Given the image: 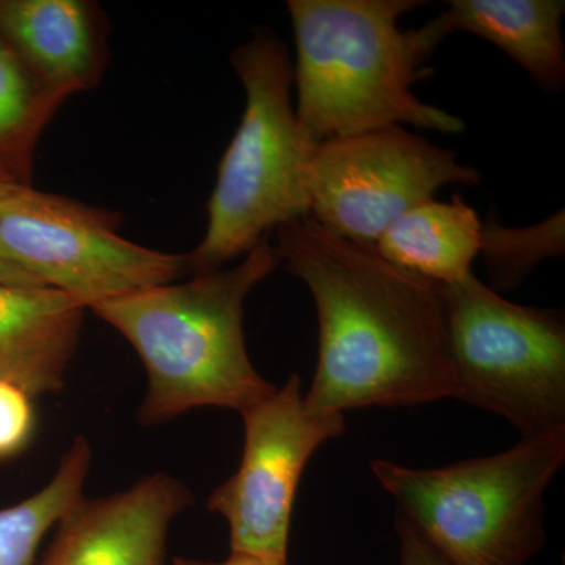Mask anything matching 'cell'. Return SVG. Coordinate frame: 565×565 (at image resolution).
I'll return each instance as SVG.
<instances>
[{"label": "cell", "mask_w": 565, "mask_h": 565, "mask_svg": "<svg viewBox=\"0 0 565 565\" xmlns=\"http://www.w3.org/2000/svg\"><path fill=\"white\" fill-rule=\"evenodd\" d=\"M274 247L288 273L310 289L318 313V364L303 396L308 411L344 415L459 399L444 286L311 217L278 226Z\"/></svg>", "instance_id": "cell-1"}, {"label": "cell", "mask_w": 565, "mask_h": 565, "mask_svg": "<svg viewBox=\"0 0 565 565\" xmlns=\"http://www.w3.org/2000/svg\"><path fill=\"white\" fill-rule=\"evenodd\" d=\"M419 0H289L296 65V114L316 141L408 125L463 131L456 115L423 103L416 82L448 36L441 18L403 31L399 18Z\"/></svg>", "instance_id": "cell-2"}, {"label": "cell", "mask_w": 565, "mask_h": 565, "mask_svg": "<svg viewBox=\"0 0 565 565\" xmlns=\"http://www.w3.org/2000/svg\"><path fill=\"white\" fill-rule=\"evenodd\" d=\"M278 263L264 237L232 269L152 286L92 308L126 338L147 370L141 424L169 423L202 407L243 414L275 392L248 356L244 305Z\"/></svg>", "instance_id": "cell-3"}, {"label": "cell", "mask_w": 565, "mask_h": 565, "mask_svg": "<svg viewBox=\"0 0 565 565\" xmlns=\"http://www.w3.org/2000/svg\"><path fill=\"white\" fill-rule=\"evenodd\" d=\"M245 107L207 203V228L189 253V273H214L252 252L270 230L310 217L311 163L319 141L291 103L292 63L273 32H255L234 50Z\"/></svg>", "instance_id": "cell-4"}, {"label": "cell", "mask_w": 565, "mask_h": 565, "mask_svg": "<svg viewBox=\"0 0 565 565\" xmlns=\"http://www.w3.org/2000/svg\"><path fill=\"white\" fill-rule=\"evenodd\" d=\"M564 462L559 429L446 467L374 460L371 470L449 565H526L544 545V497Z\"/></svg>", "instance_id": "cell-5"}, {"label": "cell", "mask_w": 565, "mask_h": 565, "mask_svg": "<svg viewBox=\"0 0 565 565\" xmlns=\"http://www.w3.org/2000/svg\"><path fill=\"white\" fill-rule=\"evenodd\" d=\"M460 401L525 437L565 429V319L503 299L473 273L444 286Z\"/></svg>", "instance_id": "cell-6"}, {"label": "cell", "mask_w": 565, "mask_h": 565, "mask_svg": "<svg viewBox=\"0 0 565 565\" xmlns=\"http://www.w3.org/2000/svg\"><path fill=\"white\" fill-rule=\"evenodd\" d=\"M120 222L117 212L31 185L0 199V259L85 310L189 273L188 256L125 239Z\"/></svg>", "instance_id": "cell-7"}, {"label": "cell", "mask_w": 565, "mask_h": 565, "mask_svg": "<svg viewBox=\"0 0 565 565\" xmlns=\"http://www.w3.org/2000/svg\"><path fill=\"white\" fill-rule=\"evenodd\" d=\"M481 173L403 126L319 141L311 163L310 217L327 232L374 245L405 212Z\"/></svg>", "instance_id": "cell-8"}, {"label": "cell", "mask_w": 565, "mask_h": 565, "mask_svg": "<svg viewBox=\"0 0 565 565\" xmlns=\"http://www.w3.org/2000/svg\"><path fill=\"white\" fill-rule=\"evenodd\" d=\"M241 415L243 459L236 473L212 490L207 509L228 523L232 555L288 563L300 478L311 456L344 434V415L308 411L297 374Z\"/></svg>", "instance_id": "cell-9"}, {"label": "cell", "mask_w": 565, "mask_h": 565, "mask_svg": "<svg viewBox=\"0 0 565 565\" xmlns=\"http://www.w3.org/2000/svg\"><path fill=\"white\" fill-rule=\"evenodd\" d=\"M191 503V492L167 473L110 497H82L57 523L41 565H163L169 527Z\"/></svg>", "instance_id": "cell-10"}, {"label": "cell", "mask_w": 565, "mask_h": 565, "mask_svg": "<svg viewBox=\"0 0 565 565\" xmlns=\"http://www.w3.org/2000/svg\"><path fill=\"white\" fill-rule=\"evenodd\" d=\"M0 36L63 102L102 81L104 22L90 2L0 0Z\"/></svg>", "instance_id": "cell-11"}, {"label": "cell", "mask_w": 565, "mask_h": 565, "mask_svg": "<svg viewBox=\"0 0 565 565\" xmlns=\"http://www.w3.org/2000/svg\"><path fill=\"white\" fill-rule=\"evenodd\" d=\"M85 308L46 286L0 282V381L29 396L65 384Z\"/></svg>", "instance_id": "cell-12"}, {"label": "cell", "mask_w": 565, "mask_h": 565, "mask_svg": "<svg viewBox=\"0 0 565 565\" xmlns=\"http://www.w3.org/2000/svg\"><path fill=\"white\" fill-rule=\"evenodd\" d=\"M563 0H451L440 14L446 33L468 32L500 47L541 90L565 84Z\"/></svg>", "instance_id": "cell-13"}, {"label": "cell", "mask_w": 565, "mask_h": 565, "mask_svg": "<svg viewBox=\"0 0 565 565\" xmlns=\"http://www.w3.org/2000/svg\"><path fill=\"white\" fill-rule=\"evenodd\" d=\"M482 221L462 196L405 212L374 244L394 266L441 286L462 280L481 250Z\"/></svg>", "instance_id": "cell-14"}, {"label": "cell", "mask_w": 565, "mask_h": 565, "mask_svg": "<svg viewBox=\"0 0 565 565\" xmlns=\"http://www.w3.org/2000/svg\"><path fill=\"white\" fill-rule=\"evenodd\" d=\"M90 467V444L76 437L54 478L40 492L0 511V565H35L44 535L82 500Z\"/></svg>", "instance_id": "cell-15"}, {"label": "cell", "mask_w": 565, "mask_h": 565, "mask_svg": "<svg viewBox=\"0 0 565 565\" xmlns=\"http://www.w3.org/2000/svg\"><path fill=\"white\" fill-rule=\"evenodd\" d=\"M0 36V166L31 185L33 151L62 106Z\"/></svg>", "instance_id": "cell-16"}, {"label": "cell", "mask_w": 565, "mask_h": 565, "mask_svg": "<svg viewBox=\"0 0 565 565\" xmlns=\"http://www.w3.org/2000/svg\"><path fill=\"white\" fill-rule=\"evenodd\" d=\"M564 210L537 225L505 228L494 218L482 222L481 253L489 269L490 288L509 291L522 285L535 267L565 250Z\"/></svg>", "instance_id": "cell-17"}, {"label": "cell", "mask_w": 565, "mask_h": 565, "mask_svg": "<svg viewBox=\"0 0 565 565\" xmlns=\"http://www.w3.org/2000/svg\"><path fill=\"white\" fill-rule=\"evenodd\" d=\"M32 397L18 386L0 381V459L20 452L33 433Z\"/></svg>", "instance_id": "cell-18"}, {"label": "cell", "mask_w": 565, "mask_h": 565, "mask_svg": "<svg viewBox=\"0 0 565 565\" xmlns=\"http://www.w3.org/2000/svg\"><path fill=\"white\" fill-rule=\"evenodd\" d=\"M394 525L399 535L401 565H449L399 512Z\"/></svg>", "instance_id": "cell-19"}, {"label": "cell", "mask_w": 565, "mask_h": 565, "mask_svg": "<svg viewBox=\"0 0 565 565\" xmlns=\"http://www.w3.org/2000/svg\"><path fill=\"white\" fill-rule=\"evenodd\" d=\"M174 565H288V563L263 559V557L248 555H230L228 559L222 561V563H204V561L177 557Z\"/></svg>", "instance_id": "cell-20"}, {"label": "cell", "mask_w": 565, "mask_h": 565, "mask_svg": "<svg viewBox=\"0 0 565 565\" xmlns=\"http://www.w3.org/2000/svg\"><path fill=\"white\" fill-rule=\"evenodd\" d=\"M0 282L3 285L17 286H41L40 282L33 280L31 275L22 273L18 267L0 259Z\"/></svg>", "instance_id": "cell-21"}, {"label": "cell", "mask_w": 565, "mask_h": 565, "mask_svg": "<svg viewBox=\"0 0 565 565\" xmlns=\"http://www.w3.org/2000/svg\"><path fill=\"white\" fill-rule=\"evenodd\" d=\"M24 188H31V185L22 184L6 167L0 166V199L9 196L11 193L20 192Z\"/></svg>", "instance_id": "cell-22"}]
</instances>
